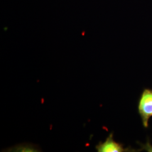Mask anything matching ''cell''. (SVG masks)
<instances>
[{
	"label": "cell",
	"mask_w": 152,
	"mask_h": 152,
	"mask_svg": "<svg viewBox=\"0 0 152 152\" xmlns=\"http://www.w3.org/2000/svg\"><path fill=\"white\" fill-rule=\"evenodd\" d=\"M6 152H41V149L38 145L31 143H23L16 145L8 148Z\"/></svg>",
	"instance_id": "3957f363"
},
{
	"label": "cell",
	"mask_w": 152,
	"mask_h": 152,
	"mask_svg": "<svg viewBox=\"0 0 152 152\" xmlns=\"http://www.w3.org/2000/svg\"><path fill=\"white\" fill-rule=\"evenodd\" d=\"M141 150H146L148 152H152V145L150 144L149 141L147 142L146 144H143V145H141Z\"/></svg>",
	"instance_id": "277c9868"
},
{
	"label": "cell",
	"mask_w": 152,
	"mask_h": 152,
	"mask_svg": "<svg viewBox=\"0 0 152 152\" xmlns=\"http://www.w3.org/2000/svg\"><path fill=\"white\" fill-rule=\"evenodd\" d=\"M98 152H134L130 148H125L124 145L118 143L113 139V133H111L104 142H100L96 146Z\"/></svg>",
	"instance_id": "7a4b0ae2"
},
{
	"label": "cell",
	"mask_w": 152,
	"mask_h": 152,
	"mask_svg": "<svg viewBox=\"0 0 152 152\" xmlns=\"http://www.w3.org/2000/svg\"><path fill=\"white\" fill-rule=\"evenodd\" d=\"M138 112L144 128L149 126V120L152 117V89L145 88L138 103Z\"/></svg>",
	"instance_id": "6da1fadb"
}]
</instances>
